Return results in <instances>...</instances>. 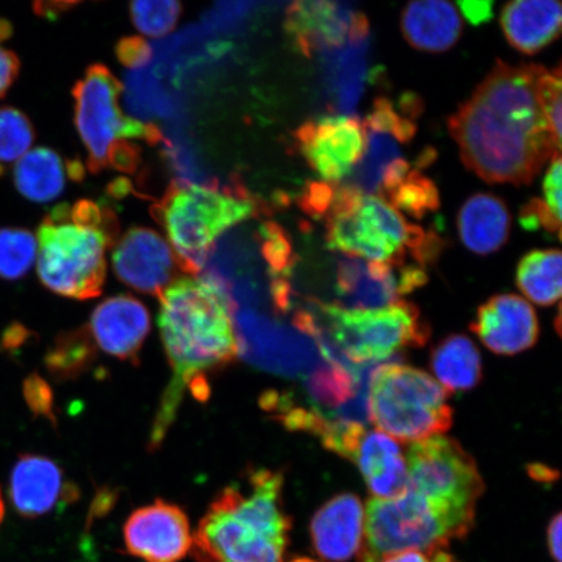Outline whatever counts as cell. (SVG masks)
<instances>
[{"instance_id":"cell-1","label":"cell","mask_w":562,"mask_h":562,"mask_svg":"<svg viewBox=\"0 0 562 562\" xmlns=\"http://www.w3.org/2000/svg\"><path fill=\"white\" fill-rule=\"evenodd\" d=\"M547 68L497 61L472 97L449 117L463 164L492 184H530L561 139L548 123Z\"/></svg>"},{"instance_id":"cell-2","label":"cell","mask_w":562,"mask_h":562,"mask_svg":"<svg viewBox=\"0 0 562 562\" xmlns=\"http://www.w3.org/2000/svg\"><path fill=\"white\" fill-rule=\"evenodd\" d=\"M159 329L172 379L154 424L150 447L158 448L173 424L187 386L193 396H209V375L240 355L232 301L214 278H181L160 293Z\"/></svg>"},{"instance_id":"cell-3","label":"cell","mask_w":562,"mask_h":562,"mask_svg":"<svg viewBox=\"0 0 562 562\" xmlns=\"http://www.w3.org/2000/svg\"><path fill=\"white\" fill-rule=\"evenodd\" d=\"M244 483L224 488L193 537L199 562H284L291 517L283 504V475L249 469Z\"/></svg>"},{"instance_id":"cell-4","label":"cell","mask_w":562,"mask_h":562,"mask_svg":"<svg viewBox=\"0 0 562 562\" xmlns=\"http://www.w3.org/2000/svg\"><path fill=\"white\" fill-rule=\"evenodd\" d=\"M115 243V220L108 209L91 201L55 207L38 228L42 284L63 297L100 296L108 271L105 251Z\"/></svg>"},{"instance_id":"cell-5","label":"cell","mask_w":562,"mask_h":562,"mask_svg":"<svg viewBox=\"0 0 562 562\" xmlns=\"http://www.w3.org/2000/svg\"><path fill=\"white\" fill-rule=\"evenodd\" d=\"M325 220L328 248L350 257L400 267L412 256L424 269L441 250V240L434 232L407 223L381 196L349 186L336 184Z\"/></svg>"},{"instance_id":"cell-6","label":"cell","mask_w":562,"mask_h":562,"mask_svg":"<svg viewBox=\"0 0 562 562\" xmlns=\"http://www.w3.org/2000/svg\"><path fill=\"white\" fill-rule=\"evenodd\" d=\"M182 271L199 273L224 232L255 216L258 205L243 188L176 184L157 203Z\"/></svg>"},{"instance_id":"cell-7","label":"cell","mask_w":562,"mask_h":562,"mask_svg":"<svg viewBox=\"0 0 562 562\" xmlns=\"http://www.w3.org/2000/svg\"><path fill=\"white\" fill-rule=\"evenodd\" d=\"M368 413L378 431L402 441L437 437L453 424L447 391L424 370L402 363L372 371Z\"/></svg>"},{"instance_id":"cell-8","label":"cell","mask_w":562,"mask_h":562,"mask_svg":"<svg viewBox=\"0 0 562 562\" xmlns=\"http://www.w3.org/2000/svg\"><path fill=\"white\" fill-rule=\"evenodd\" d=\"M121 93V82L101 65L91 66L76 83L75 123L93 171L108 167L132 171L137 158L132 140L159 139L156 126L124 114L119 103Z\"/></svg>"},{"instance_id":"cell-9","label":"cell","mask_w":562,"mask_h":562,"mask_svg":"<svg viewBox=\"0 0 562 562\" xmlns=\"http://www.w3.org/2000/svg\"><path fill=\"white\" fill-rule=\"evenodd\" d=\"M472 527L409 488L384 501L372 497L364 510L358 562H379L389 554L409 550H446L451 540L467 537Z\"/></svg>"},{"instance_id":"cell-10","label":"cell","mask_w":562,"mask_h":562,"mask_svg":"<svg viewBox=\"0 0 562 562\" xmlns=\"http://www.w3.org/2000/svg\"><path fill=\"white\" fill-rule=\"evenodd\" d=\"M327 339L350 363L383 361L405 349L422 347L430 337L418 308L406 301L381 308H346L321 304Z\"/></svg>"},{"instance_id":"cell-11","label":"cell","mask_w":562,"mask_h":562,"mask_svg":"<svg viewBox=\"0 0 562 562\" xmlns=\"http://www.w3.org/2000/svg\"><path fill=\"white\" fill-rule=\"evenodd\" d=\"M406 465L407 488L474 526L476 503L484 483L473 457L459 441L437 435L412 442Z\"/></svg>"},{"instance_id":"cell-12","label":"cell","mask_w":562,"mask_h":562,"mask_svg":"<svg viewBox=\"0 0 562 562\" xmlns=\"http://www.w3.org/2000/svg\"><path fill=\"white\" fill-rule=\"evenodd\" d=\"M294 139L307 165L331 184L348 178L360 164L367 145L363 124L346 115L302 124Z\"/></svg>"},{"instance_id":"cell-13","label":"cell","mask_w":562,"mask_h":562,"mask_svg":"<svg viewBox=\"0 0 562 562\" xmlns=\"http://www.w3.org/2000/svg\"><path fill=\"white\" fill-rule=\"evenodd\" d=\"M427 283L419 266H396L349 257L337 266L336 291L346 308H381Z\"/></svg>"},{"instance_id":"cell-14","label":"cell","mask_w":562,"mask_h":562,"mask_svg":"<svg viewBox=\"0 0 562 562\" xmlns=\"http://www.w3.org/2000/svg\"><path fill=\"white\" fill-rule=\"evenodd\" d=\"M124 543L132 557L145 562H179L192 551L193 536L184 510L157 501L126 519Z\"/></svg>"},{"instance_id":"cell-15","label":"cell","mask_w":562,"mask_h":562,"mask_svg":"<svg viewBox=\"0 0 562 562\" xmlns=\"http://www.w3.org/2000/svg\"><path fill=\"white\" fill-rule=\"evenodd\" d=\"M285 27L302 54L335 50L369 34L368 19L335 2H296L288 10Z\"/></svg>"},{"instance_id":"cell-16","label":"cell","mask_w":562,"mask_h":562,"mask_svg":"<svg viewBox=\"0 0 562 562\" xmlns=\"http://www.w3.org/2000/svg\"><path fill=\"white\" fill-rule=\"evenodd\" d=\"M178 261L170 244L156 231L132 228L116 241L112 267L132 290L160 296L175 278Z\"/></svg>"},{"instance_id":"cell-17","label":"cell","mask_w":562,"mask_h":562,"mask_svg":"<svg viewBox=\"0 0 562 562\" xmlns=\"http://www.w3.org/2000/svg\"><path fill=\"white\" fill-rule=\"evenodd\" d=\"M472 331L492 353L515 356L536 346L539 321L533 308L517 294L504 293L477 308Z\"/></svg>"},{"instance_id":"cell-18","label":"cell","mask_w":562,"mask_h":562,"mask_svg":"<svg viewBox=\"0 0 562 562\" xmlns=\"http://www.w3.org/2000/svg\"><path fill=\"white\" fill-rule=\"evenodd\" d=\"M88 333L94 346L105 355L136 362L150 333V315L143 302L121 294L95 307Z\"/></svg>"},{"instance_id":"cell-19","label":"cell","mask_w":562,"mask_h":562,"mask_svg":"<svg viewBox=\"0 0 562 562\" xmlns=\"http://www.w3.org/2000/svg\"><path fill=\"white\" fill-rule=\"evenodd\" d=\"M364 533L361 498L340 494L316 510L311 536L314 551L326 562H347L360 552Z\"/></svg>"},{"instance_id":"cell-20","label":"cell","mask_w":562,"mask_h":562,"mask_svg":"<svg viewBox=\"0 0 562 562\" xmlns=\"http://www.w3.org/2000/svg\"><path fill=\"white\" fill-rule=\"evenodd\" d=\"M10 494L21 516L35 518L74 501L77 490L65 481L61 469L53 460L24 454L13 467Z\"/></svg>"},{"instance_id":"cell-21","label":"cell","mask_w":562,"mask_h":562,"mask_svg":"<svg viewBox=\"0 0 562 562\" xmlns=\"http://www.w3.org/2000/svg\"><path fill=\"white\" fill-rule=\"evenodd\" d=\"M353 461L374 498H393L407 490L406 457L402 446L381 431H364Z\"/></svg>"},{"instance_id":"cell-22","label":"cell","mask_w":562,"mask_h":562,"mask_svg":"<svg viewBox=\"0 0 562 562\" xmlns=\"http://www.w3.org/2000/svg\"><path fill=\"white\" fill-rule=\"evenodd\" d=\"M562 7L554 0H516L504 7L502 27L510 46L527 55L537 54L561 32Z\"/></svg>"},{"instance_id":"cell-23","label":"cell","mask_w":562,"mask_h":562,"mask_svg":"<svg viewBox=\"0 0 562 562\" xmlns=\"http://www.w3.org/2000/svg\"><path fill=\"white\" fill-rule=\"evenodd\" d=\"M457 227L463 245L480 256L501 250L510 234V214L502 199L476 193L463 203Z\"/></svg>"},{"instance_id":"cell-24","label":"cell","mask_w":562,"mask_h":562,"mask_svg":"<svg viewBox=\"0 0 562 562\" xmlns=\"http://www.w3.org/2000/svg\"><path fill=\"white\" fill-rule=\"evenodd\" d=\"M402 30L407 44L417 50L445 53L460 40L462 20L452 3L426 0L405 7Z\"/></svg>"},{"instance_id":"cell-25","label":"cell","mask_w":562,"mask_h":562,"mask_svg":"<svg viewBox=\"0 0 562 562\" xmlns=\"http://www.w3.org/2000/svg\"><path fill=\"white\" fill-rule=\"evenodd\" d=\"M75 171H81V167L66 166L58 153L37 147L16 161L13 181L25 199L47 203L65 192L67 179H74Z\"/></svg>"},{"instance_id":"cell-26","label":"cell","mask_w":562,"mask_h":562,"mask_svg":"<svg viewBox=\"0 0 562 562\" xmlns=\"http://www.w3.org/2000/svg\"><path fill=\"white\" fill-rule=\"evenodd\" d=\"M430 364L438 383L451 392L473 390L483 374L480 350L465 335H451L440 341L432 350Z\"/></svg>"},{"instance_id":"cell-27","label":"cell","mask_w":562,"mask_h":562,"mask_svg":"<svg viewBox=\"0 0 562 562\" xmlns=\"http://www.w3.org/2000/svg\"><path fill=\"white\" fill-rule=\"evenodd\" d=\"M562 257L559 249L533 250L517 267V286L540 306H552L561 299Z\"/></svg>"},{"instance_id":"cell-28","label":"cell","mask_w":562,"mask_h":562,"mask_svg":"<svg viewBox=\"0 0 562 562\" xmlns=\"http://www.w3.org/2000/svg\"><path fill=\"white\" fill-rule=\"evenodd\" d=\"M384 196L393 209L404 211L414 220H424L428 213L440 207L438 187L417 168L411 170L404 180Z\"/></svg>"},{"instance_id":"cell-29","label":"cell","mask_w":562,"mask_h":562,"mask_svg":"<svg viewBox=\"0 0 562 562\" xmlns=\"http://www.w3.org/2000/svg\"><path fill=\"white\" fill-rule=\"evenodd\" d=\"M94 344L87 328L61 335L46 356V367L59 378L80 374L93 362Z\"/></svg>"},{"instance_id":"cell-30","label":"cell","mask_w":562,"mask_h":562,"mask_svg":"<svg viewBox=\"0 0 562 562\" xmlns=\"http://www.w3.org/2000/svg\"><path fill=\"white\" fill-rule=\"evenodd\" d=\"M37 238L23 228L0 229V279L15 281L31 271L37 259Z\"/></svg>"},{"instance_id":"cell-31","label":"cell","mask_w":562,"mask_h":562,"mask_svg":"<svg viewBox=\"0 0 562 562\" xmlns=\"http://www.w3.org/2000/svg\"><path fill=\"white\" fill-rule=\"evenodd\" d=\"M34 143L30 119L13 108H0V167L16 164Z\"/></svg>"},{"instance_id":"cell-32","label":"cell","mask_w":562,"mask_h":562,"mask_svg":"<svg viewBox=\"0 0 562 562\" xmlns=\"http://www.w3.org/2000/svg\"><path fill=\"white\" fill-rule=\"evenodd\" d=\"M181 7L171 0L161 2H135L131 5L133 23L137 30L150 37H161L178 23Z\"/></svg>"},{"instance_id":"cell-33","label":"cell","mask_w":562,"mask_h":562,"mask_svg":"<svg viewBox=\"0 0 562 562\" xmlns=\"http://www.w3.org/2000/svg\"><path fill=\"white\" fill-rule=\"evenodd\" d=\"M519 223L527 231L544 229L560 237L561 222L554 220L544 201L531 199L519 211Z\"/></svg>"},{"instance_id":"cell-34","label":"cell","mask_w":562,"mask_h":562,"mask_svg":"<svg viewBox=\"0 0 562 562\" xmlns=\"http://www.w3.org/2000/svg\"><path fill=\"white\" fill-rule=\"evenodd\" d=\"M24 396L34 416H42L53 420V392L50 386L37 374L26 379Z\"/></svg>"},{"instance_id":"cell-35","label":"cell","mask_w":562,"mask_h":562,"mask_svg":"<svg viewBox=\"0 0 562 562\" xmlns=\"http://www.w3.org/2000/svg\"><path fill=\"white\" fill-rule=\"evenodd\" d=\"M562 165L561 154H554L551 159L550 168L546 173L543 182L544 203L554 220L561 222V200H562Z\"/></svg>"},{"instance_id":"cell-36","label":"cell","mask_w":562,"mask_h":562,"mask_svg":"<svg viewBox=\"0 0 562 562\" xmlns=\"http://www.w3.org/2000/svg\"><path fill=\"white\" fill-rule=\"evenodd\" d=\"M20 70V60L16 54L0 45V100L15 82Z\"/></svg>"},{"instance_id":"cell-37","label":"cell","mask_w":562,"mask_h":562,"mask_svg":"<svg viewBox=\"0 0 562 562\" xmlns=\"http://www.w3.org/2000/svg\"><path fill=\"white\" fill-rule=\"evenodd\" d=\"M119 58L124 65L137 66L139 63L146 61L150 56L149 46L139 38H130L122 42L117 47Z\"/></svg>"},{"instance_id":"cell-38","label":"cell","mask_w":562,"mask_h":562,"mask_svg":"<svg viewBox=\"0 0 562 562\" xmlns=\"http://www.w3.org/2000/svg\"><path fill=\"white\" fill-rule=\"evenodd\" d=\"M462 15L470 21V24L481 25L487 23L494 16V2H460Z\"/></svg>"},{"instance_id":"cell-39","label":"cell","mask_w":562,"mask_h":562,"mask_svg":"<svg viewBox=\"0 0 562 562\" xmlns=\"http://www.w3.org/2000/svg\"><path fill=\"white\" fill-rule=\"evenodd\" d=\"M561 533H562V516H561V513H558V515L551 519V522H550V525H548V530H547L548 550H550L551 557L557 562H561V553H562Z\"/></svg>"},{"instance_id":"cell-40","label":"cell","mask_w":562,"mask_h":562,"mask_svg":"<svg viewBox=\"0 0 562 562\" xmlns=\"http://www.w3.org/2000/svg\"><path fill=\"white\" fill-rule=\"evenodd\" d=\"M379 562H434L431 554L424 551H403L389 554Z\"/></svg>"},{"instance_id":"cell-41","label":"cell","mask_w":562,"mask_h":562,"mask_svg":"<svg viewBox=\"0 0 562 562\" xmlns=\"http://www.w3.org/2000/svg\"><path fill=\"white\" fill-rule=\"evenodd\" d=\"M27 333L23 326L13 325L3 335L2 347L4 349H15L24 342Z\"/></svg>"},{"instance_id":"cell-42","label":"cell","mask_w":562,"mask_h":562,"mask_svg":"<svg viewBox=\"0 0 562 562\" xmlns=\"http://www.w3.org/2000/svg\"><path fill=\"white\" fill-rule=\"evenodd\" d=\"M3 517H4V504L2 501V494H0V522H2Z\"/></svg>"},{"instance_id":"cell-43","label":"cell","mask_w":562,"mask_h":562,"mask_svg":"<svg viewBox=\"0 0 562 562\" xmlns=\"http://www.w3.org/2000/svg\"><path fill=\"white\" fill-rule=\"evenodd\" d=\"M292 562H318V561L307 559V558H299V559H294Z\"/></svg>"},{"instance_id":"cell-44","label":"cell","mask_w":562,"mask_h":562,"mask_svg":"<svg viewBox=\"0 0 562 562\" xmlns=\"http://www.w3.org/2000/svg\"><path fill=\"white\" fill-rule=\"evenodd\" d=\"M2 173H3V168H2V167H0V175H2Z\"/></svg>"}]
</instances>
